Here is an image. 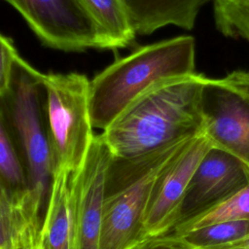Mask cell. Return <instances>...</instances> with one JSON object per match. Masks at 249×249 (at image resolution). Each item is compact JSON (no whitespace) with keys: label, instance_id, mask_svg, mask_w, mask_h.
Instances as JSON below:
<instances>
[{"label":"cell","instance_id":"1","mask_svg":"<svg viewBox=\"0 0 249 249\" xmlns=\"http://www.w3.org/2000/svg\"><path fill=\"white\" fill-rule=\"evenodd\" d=\"M198 73L162 80L128 105L100 133L115 158L129 159L179 146L203 133Z\"/></svg>","mask_w":249,"mask_h":249},{"label":"cell","instance_id":"2","mask_svg":"<svg viewBox=\"0 0 249 249\" xmlns=\"http://www.w3.org/2000/svg\"><path fill=\"white\" fill-rule=\"evenodd\" d=\"M195 50L191 36L170 38L140 47L98 73L89 82L93 128L104 130L155 84L196 73Z\"/></svg>","mask_w":249,"mask_h":249},{"label":"cell","instance_id":"3","mask_svg":"<svg viewBox=\"0 0 249 249\" xmlns=\"http://www.w3.org/2000/svg\"><path fill=\"white\" fill-rule=\"evenodd\" d=\"M0 114L24 164L28 185L47 201L53 172L49 140L44 73L20 55L9 89L0 97Z\"/></svg>","mask_w":249,"mask_h":249},{"label":"cell","instance_id":"4","mask_svg":"<svg viewBox=\"0 0 249 249\" xmlns=\"http://www.w3.org/2000/svg\"><path fill=\"white\" fill-rule=\"evenodd\" d=\"M185 143L145 156L113 158L106 180L99 249H130L142 240V221L157 180Z\"/></svg>","mask_w":249,"mask_h":249},{"label":"cell","instance_id":"5","mask_svg":"<svg viewBox=\"0 0 249 249\" xmlns=\"http://www.w3.org/2000/svg\"><path fill=\"white\" fill-rule=\"evenodd\" d=\"M89 82L79 73L44 74L46 118L53 169L79 171L93 140Z\"/></svg>","mask_w":249,"mask_h":249},{"label":"cell","instance_id":"6","mask_svg":"<svg viewBox=\"0 0 249 249\" xmlns=\"http://www.w3.org/2000/svg\"><path fill=\"white\" fill-rule=\"evenodd\" d=\"M203 133L214 147L229 152L249 169V71L205 77L200 92Z\"/></svg>","mask_w":249,"mask_h":249},{"label":"cell","instance_id":"7","mask_svg":"<svg viewBox=\"0 0 249 249\" xmlns=\"http://www.w3.org/2000/svg\"><path fill=\"white\" fill-rule=\"evenodd\" d=\"M41 42L65 52L100 49L96 28L78 0H5Z\"/></svg>","mask_w":249,"mask_h":249},{"label":"cell","instance_id":"8","mask_svg":"<svg viewBox=\"0 0 249 249\" xmlns=\"http://www.w3.org/2000/svg\"><path fill=\"white\" fill-rule=\"evenodd\" d=\"M212 146L204 134H199L186 142L169 160L148 202L142 221V239L167 233L173 229L191 178Z\"/></svg>","mask_w":249,"mask_h":249},{"label":"cell","instance_id":"9","mask_svg":"<svg viewBox=\"0 0 249 249\" xmlns=\"http://www.w3.org/2000/svg\"><path fill=\"white\" fill-rule=\"evenodd\" d=\"M249 182V169L236 157L212 146L185 192L173 228L218 205Z\"/></svg>","mask_w":249,"mask_h":249},{"label":"cell","instance_id":"10","mask_svg":"<svg viewBox=\"0 0 249 249\" xmlns=\"http://www.w3.org/2000/svg\"><path fill=\"white\" fill-rule=\"evenodd\" d=\"M113 158L101 135H94L77 175L78 249H99L106 180Z\"/></svg>","mask_w":249,"mask_h":249},{"label":"cell","instance_id":"11","mask_svg":"<svg viewBox=\"0 0 249 249\" xmlns=\"http://www.w3.org/2000/svg\"><path fill=\"white\" fill-rule=\"evenodd\" d=\"M54 168L40 231L38 249H78L77 175Z\"/></svg>","mask_w":249,"mask_h":249},{"label":"cell","instance_id":"12","mask_svg":"<svg viewBox=\"0 0 249 249\" xmlns=\"http://www.w3.org/2000/svg\"><path fill=\"white\" fill-rule=\"evenodd\" d=\"M46 204L29 185L0 190V249H38Z\"/></svg>","mask_w":249,"mask_h":249},{"label":"cell","instance_id":"13","mask_svg":"<svg viewBox=\"0 0 249 249\" xmlns=\"http://www.w3.org/2000/svg\"><path fill=\"white\" fill-rule=\"evenodd\" d=\"M93 22L100 49L117 50L129 46L136 32L124 0H78Z\"/></svg>","mask_w":249,"mask_h":249},{"label":"cell","instance_id":"14","mask_svg":"<svg viewBox=\"0 0 249 249\" xmlns=\"http://www.w3.org/2000/svg\"><path fill=\"white\" fill-rule=\"evenodd\" d=\"M247 220H249V182L218 205L184 224L176 226L168 232L179 235L218 223Z\"/></svg>","mask_w":249,"mask_h":249},{"label":"cell","instance_id":"15","mask_svg":"<svg viewBox=\"0 0 249 249\" xmlns=\"http://www.w3.org/2000/svg\"><path fill=\"white\" fill-rule=\"evenodd\" d=\"M248 234L249 220L218 223L176 235L193 249H207L234 242Z\"/></svg>","mask_w":249,"mask_h":249},{"label":"cell","instance_id":"16","mask_svg":"<svg viewBox=\"0 0 249 249\" xmlns=\"http://www.w3.org/2000/svg\"><path fill=\"white\" fill-rule=\"evenodd\" d=\"M26 186L28 180L24 164L0 114V190Z\"/></svg>","mask_w":249,"mask_h":249},{"label":"cell","instance_id":"17","mask_svg":"<svg viewBox=\"0 0 249 249\" xmlns=\"http://www.w3.org/2000/svg\"><path fill=\"white\" fill-rule=\"evenodd\" d=\"M214 18L222 34L249 42V0H215Z\"/></svg>","mask_w":249,"mask_h":249},{"label":"cell","instance_id":"18","mask_svg":"<svg viewBox=\"0 0 249 249\" xmlns=\"http://www.w3.org/2000/svg\"><path fill=\"white\" fill-rule=\"evenodd\" d=\"M18 55L13 41L0 33V97L10 88L15 62Z\"/></svg>","mask_w":249,"mask_h":249},{"label":"cell","instance_id":"19","mask_svg":"<svg viewBox=\"0 0 249 249\" xmlns=\"http://www.w3.org/2000/svg\"><path fill=\"white\" fill-rule=\"evenodd\" d=\"M130 249H193L180 236L167 232L143 238Z\"/></svg>","mask_w":249,"mask_h":249},{"label":"cell","instance_id":"20","mask_svg":"<svg viewBox=\"0 0 249 249\" xmlns=\"http://www.w3.org/2000/svg\"><path fill=\"white\" fill-rule=\"evenodd\" d=\"M207 249H249V234L236 240L234 242H231L224 245H219Z\"/></svg>","mask_w":249,"mask_h":249}]
</instances>
